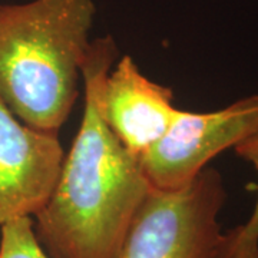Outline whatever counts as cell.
<instances>
[{
	"mask_svg": "<svg viewBox=\"0 0 258 258\" xmlns=\"http://www.w3.org/2000/svg\"><path fill=\"white\" fill-rule=\"evenodd\" d=\"M85 109L33 230L49 258H113L151 185L139 161L101 118L91 79L82 75Z\"/></svg>",
	"mask_w": 258,
	"mask_h": 258,
	"instance_id": "obj_1",
	"label": "cell"
},
{
	"mask_svg": "<svg viewBox=\"0 0 258 258\" xmlns=\"http://www.w3.org/2000/svg\"><path fill=\"white\" fill-rule=\"evenodd\" d=\"M93 0L0 5V101L30 128L57 135L79 96Z\"/></svg>",
	"mask_w": 258,
	"mask_h": 258,
	"instance_id": "obj_2",
	"label": "cell"
},
{
	"mask_svg": "<svg viewBox=\"0 0 258 258\" xmlns=\"http://www.w3.org/2000/svg\"><path fill=\"white\" fill-rule=\"evenodd\" d=\"M225 201L222 175L210 166L181 189L151 186L113 258H217Z\"/></svg>",
	"mask_w": 258,
	"mask_h": 258,
	"instance_id": "obj_3",
	"label": "cell"
},
{
	"mask_svg": "<svg viewBox=\"0 0 258 258\" xmlns=\"http://www.w3.org/2000/svg\"><path fill=\"white\" fill-rule=\"evenodd\" d=\"M118 46L112 36L91 42L82 64L93 85L101 118L131 155L142 157L166 134L178 108L172 91L148 79L131 56L115 63Z\"/></svg>",
	"mask_w": 258,
	"mask_h": 258,
	"instance_id": "obj_4",
	"label": "cell"
},
{
	"mask_svg": "<svg viewBox=\"0 0 258 258\" xmlns=\"http://www.w3.org/2000/svg\"><path fill=\"white\" fill-rule=\"evenodd\" d=\"M258 131V93L214 112L178 111L166 134L139 158L148 184L181 189L208 162Z\"/></svg>",
	"mask_w": 258,
	"mask_h": 258,
	"instance_id": "obj_5",
	"label": "cell"
},
{
	"mask_svg": "<svg viewBox=\"0 0 258 258\" xmlns=\"http://www.w3.org/2000/svg\"><path fill=\"white\" fill-rule=\"evenodd\" d=\"M63 159L57 135L25 125L0 101V225L42 210Z\"/></svg>",
	"mask_w": 258,
	"mask_h": 258,
	"instance_id": "obj_6",
	"label": "cell"
},
{
	"mask_svg": "<svg viewBox=\"0 0 258 258\" xmlns=\"http://www.w3.org/2000/svg\"><path fill=\"white\" fill-rule=\"evenodd\" d=\"M235 152L254 166L258 175V131L237 144ZM217 258H258V192L249 218L224 232Z\"/></svg>",
	"mask_w": 258,
	"mask_h": 258,
	"instance_id": "obj_7",
	"label": "cell"
},
{
	"mask_svg": "<svg viewBox=\"0 0 258 258\" xmlns=\"http://www.w3.org/2000/svg\"><path fill=\"white\" fill-rule=\"evenodd\" d=\"M0 258H49L35 235L32 217L0 225Z\"/></svg>",
	"mask_w": 258,
	"mask_h": 258,
	"instance_id": "obj_8",
	"label": "cell"
}]
</instances>
